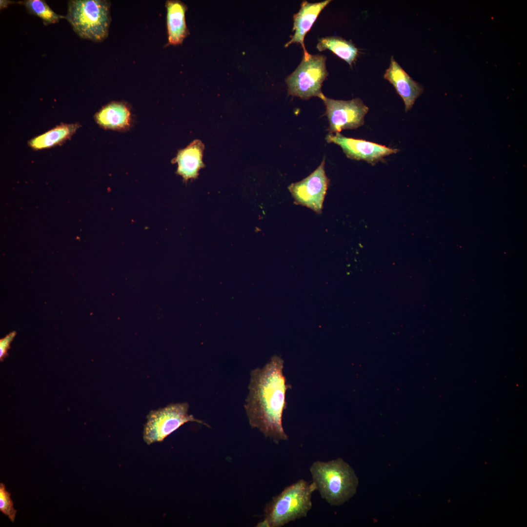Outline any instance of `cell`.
<instances>
[{"instance_id":"cell-1","label":"cell","mask_w":527,"mask_h":527,"mask_svg":"<svg viewBox=\"0 0 527 527\" xmlns=\"http://www.w3.org/2000/svg\"><path fill=\"white\" fill-rule=\"evenodd\" d=\"M284 362L277 356L271 358L263 368L250 372L249 394L244 406L249 423L275 443L288 439L282 424L286 408V391L291 385L286 383L283 373Z\"/></svg>"},{"instance_id":"cell-2","label":"cell","mask_w":527,"mask_h":527,"mask_svg":"<svg viewBox=\"0 0 527 527\" xmlns=\"http://www.w3.org/2000/svg\"><path fill=\"white\" fill-rule=\"evenodd\" d=\"M316 490L331 506H339L356 493L359 480L354 469L342 458L316 461L310 467Z\"/></svg>"},{"instance_id":"cell-3","label":"cell","mask_w":527,"mask_h":527,"mask_svg":"<svg viewBox=\"0 0 527 527\" xmlns=\"http://www.w3.org/2000/svg\"><path fill=\"white\" fill-rule=\"evenodd\" d=\"M315 490L313 482L300 479L273 497L264 510L269 527H281L306 517L312 507V494Z\"/></svg>"},{"instance_id":"cell-4","label":"cell","mask_w":527,"mask_h":527,"mask_svg":"<svg viewBox=\"0 0 527 527\" xmlns=\"http://www.w3.org/2000/svg\"><path fill=\"white\" fill-rule=\"evenodd\" d=\"M65 18L80 37L101 41L108 34L110 3L103 0H70Z\"/></svg>"},{"instance_id":"cell-5","label":"cell","mask_w":527,"mask_h":527,"mask_svg":"<svg viewBox=\"0 0 527 527\" xmlns=\"http://www.w3.org/2000/svg\"><path fill=\"white\" fill-rule=\"evenodd\" d=\"M326 57L311 55L303 59L297 68L285 79L288 93L292 96L308 100L319 98L323 95L321 87L328 75L326 68Z\"/></svg>"},{"instance_id":"cell-6","label":"cell","mask_w":527,"mask_h":527,"mask_svg":"<svg viewBox=\"0 0 527 527\" xmlns=\"http://www.w3.org/2000/svg\"><path fill=\"white\" fill-rule=\"evenodd\" d=\"M187 403L170 404L157 410H151L147 416L143 438L148 445L160 442L188 422H195L209 426L203 421L188 413Z\"/></svg>"},{"instance_id":"cell-7","label":"cell","mask_w":527,"mask_h":527,"mask_svg":"<svg viewBox=\"0 0 527 527\" xmlns=\"http://www.w3.org/2000/svg\"><path fill=\"white\" fill-rule=\"evenodd\" d=\"M320 99L326 107L324 115L329 121V133H340L344 129H356L364 124V118L369 109L361 99L337 100L327 98L324 94Z\"/></svg>"},{"instance_id":"cell-8","label":"cell","mask_w":527,"mask_h":527,"mask_svg":"<svg viewBox=\"0 0 527 527\" xmlns=\"http://www.w3.org/2000/svg\"><path fill=\"white\" fill-rule=\"evenodd\" d=\"M325 159L310 175L302 181L291 184L288 189L295 203L322 213L323 202L329 184L324 170Z\"/></svg>"},{"instance_id":"cell-9","label":"cell","mask_w":527,"mask_h":527,"mask_svg":"<svg viewBox=\"0 0 527 527\" xmlns=\"http://www.w3.org/2000/svg\"><path fill=\"white\" fill-rule=\"evenodd\" d=\"M328 143L339 145L347 157L364 160L374 164L386 156L396 153L399 149L392 148L364 140L348 138L339 132L329 133L325 137Z\"/></svg>"},{"instance_id":"cell-10","label":"cell","mask_w":527,"mask_h":527,"mask_svg":"<svg viewBox=\"0 0 527 527\" xmlns=\"http://www.w3.org/2000/svg\"><path fill=\"white\" fill-rule=\"evenodd\" d=\"M384 78L393 85L402 98L406 112L412 108L416 99L423 91L422 85L406 73L393 56L391 57L390 65L386 70Z\"/></svg>"},{"instance_id":"cell-11","label":"cell","mask_w":527,"mask_h":527,"mask_svg":"<svg viewBox=\"0 0 527 527\" xmlns=\"http://www.w3.org/2000/svg\"><path fill=\"white\" fill-rule=\"evenodd\" d=\"M331 1L330 0H326L319 2L310 3L306 0L303 1L299 11L293 16L292 31L294 34L291 40L284 45V47H287L292 43H299L304 50L303 57L305 58H308L310 54L305 47V36L311 29L322 10Z\"/></svg>"},{"instance_id":"cell-12","label":"cell","mask_w":527,"mask_h":527,"mask_svg":"<svg viewBox=\"0 0 527 527\" xmlns=\"http://www.w3.org/2000/svg\"><path fill=\"white\" fill-rule=\"evenodd\" d=\"M166 8L168 43L180 44L188 33L185 18L186 6L179 0H168Z\"/></svg>"},{"instance_id":"cell-13","label":"cell","mask_w":527,"mask_h":527,"mask_svg":"<svg viewBox=\"0 0 527 527\" xmlns=\"http://www.w3.org/2000/svg\"><path fill=\"white\" fill-rule=\"evenodd\" d=\"M203 149V143L199 140H195L179 152L175 162L178 164V174L184 180L196 178L200 169L203 167L202 161Z\"/></svg>"},{"instance_id":"cell-14","label":"cell","mask_w":527,"mask_h":527,"mask_svg":"<svg viewBox=\"0 0 527 527\" xmlns=\"http://www.w3.org/2000/svg\"><path fill=\"white\" fill-rule=\"evenodd\" d=\"M95 117L97 123L104 128L123 129L129 125L130 112L125 104L114 102L102 108Z\"/></svg>"},{"instance_id":"cell-15","label":"cell","mask_w":527,"mask_h":527,"mask_svg":"<svg viewBox=\"0 0 527 527\" xmlns=\"http://www.w3.org/2000/svg\"><path fill=\"white\" fill-rule=\"evenodd\" d=\"M80 127L78 123H61L28 142L32 149H46L61 144L70 139Z\"/></svg>"},{"instance_id":"cell-16","label":"cell","mask_w":527,"mask_h":527,"mask_svg":"<svg viewBox=\"0 0 527 527\" xmlns=\"http://www.w3.org/2000/svg\"><path fill=\"white\" fill-rule=\"evenodd\" d=\"M319 51L329 50L351 67L358 55V49L351 41L339 37H326L319 39L316 46Z\"/></svg>"},{"instance_id":"cell-17","label":"cell","mask_w":527,"mask_h":527,"mask_svg":"<svg viewBox=\"0 0 527 527\" xmlns=\"http://www.w3.org/2000/svg\"><path fill=\"white\" fill-rule=\"evenodd\" d=\"M28 12L41 18L44 25L58 22L65 16L60 15L53 11L46 2L42 0H26L20 1Z\"/></svg>"},{"instance_id":"cell-18","label":"cell","mask_w":527,"mask_h":527,"mask_svg":"<svg viewBox=\"0 0 527 527\" xmlns=\"http://www.w3.org/2000/svg\"><path fill=\"white\" fill-rule=\"evenodd\" d=\"M0 510L7 516L11 522L15 521L17 510L14 507L11 493L6 489L4 484H0Z\"/></svg>"},{"instance_id":"cell-19","label":"cell","mask_w":527,"mask_h":527,"mask_svg":"<svg viewBox=\"0 0 527 527\" xmlns=\"http://www.w3.org/2000/svg\"><path fill=\"white\" fill-rule=\"evenodd\" d=\"M16 335V332L13 331L0 340V359L1 361L7 354L10 344Z\"/></svg>"},{"instance_id":"cell-20","label":"cell","mask_w":527,"mask_h":527,"mask_svg":"<svg viewBox=\"0 0 527 527\" xmlns=\"http://www.w3.org/2000/svg\"><path fill=\"white\" fill-rule=\"evenodd\" d=\"M257 527H269V524H268V522L267 521V520L265 519H264L263 521L257 524Z\"/></svg>"}]
</instances>
